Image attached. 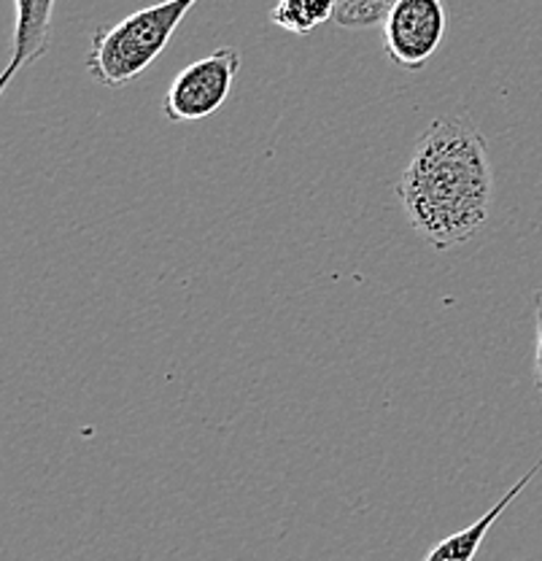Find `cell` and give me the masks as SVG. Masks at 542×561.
Wrapping results in <instances>:
<instances>
[{
	"label": "cell",
	"mask_w": 542,
	"mask_h": 561,
	"mask_svg": "<svg viewBox=\"0 0 542 561\" xmlns=\"http://www.w3.org/2000/svg\"><path fill=\"white\" fill-rule=\"evenodd\" d=\"M448 27L442 0H397L383 22V55L402 70H422Z\"/></svg>",
	"instance_id": "4"
},
{
	"label": "cell",
	"mask_w": 542,
	"mask_h": 561,
	"mask_svg": "<svg viewBox=\"0 0 542 561\" xmlns=\"http://www.w3.org/2000/svg\"><path fill=\"white\" fill-rule=\"evenodd\" d=\"M238 73H241V51L235 46H219L211 55L189 62L168 87L162 98V116L173 125L208 119L227 103Z\"/></svg>",
	"instance_id": "3"
},
{
	"label": "cell",
	"mask_w": 542,
	"mask_h": 561,
	"mask_svg": "<svg viewBox=\"0 0 542 561\" xmlns=\"http://www.w3.org/2000/svg\"><path fill=\"white\" fill-rule=\"evenodd\" d=\"M55 5L57 0H14V35H11L9 62L0 76V95H5L20 70L31 68L46 55Z\"/></svg>",
	"instance_id": "5"
},
{
	"label": "cell",
	"mask_w": 542,
	"mask_h": 561,
	"mask_svg": "<svg viewBox=\"0 0 542 561\" xmlns=\"http://www.w3.org/2000/svg\"><path fill=\"white\" fill-rule=\"evenodd\" d=\"M534 311H538V341H534V386L542 394V286L534 295Z\"/></svg>",
	"instance_id": "9"
},
{
	"label": "cell",
	"mask_w": 542,
	"mask_h": 561,
	"mask_svg": "<svg viewBox=\"0 0 542 561\" xmlns=\"http://www.w3.org/2000/svg\"><path fill=\"white\" fill-rule=\"evenodd\" d=\"M407 225L435 251L468 243L488 219L494 173L488 144L462 116H440L422 133L397 186Z\"/></svg>",
	"instance_id": "1"
},
{
	"label": "cell",
	"mask_w": 542,
	"mask_h": 561,
	"mask_svg": "<svg viewBox=\"0 0 542 561\" xmlns=\"http://www.w3.org/2000/svg\"><path fill=\"white\" fill-rule=\"evenodd\" d=\"M540 470H542V456L538 461H534V467H529V470L523 472L521 481L512 483V486L507 489L503 496H499L497 505L488 507V511L483 513L481 518H475V522H472L470 526H464L462 531H453V535H448L446 540L437 542L433 551L424 557V561H472V559H475L477 551H481L483 540H486L488 529L497 524V518L503 516L507 507L512 505V500H516V496L521 494V491L527 489L529 483H532V478L538 476Z\"/></svg>",
	"instance_id": "6"
},
{
	"label": "cell",
	"mask_w": 542,
	"mask_h": 561,
	"mask_svg": "<svg viewBox=\"0 0 542 561\" xmlns=\"http://www.w3.org/2000/svg\"><path fill=\"white\" fill-rule=\"evenodd\" d=\"M397 0H335V25L343 31L383 27Z\"/></svg>",
	"instance_id": "8"
},
{
	"label": "cell",
	"mask_w": 542,
	"mask_h": 561,
	"mask_svg": "<svg viewBox=\"0 0 542 561\" xmlns=\"http://www.w3.org/2000/svg\"><path fill=\"white\" fill-rule=\"evenodd\" d=\"M195 3L197 0H160L132 11L116 25L97 27L87 51V70L92 79L114 90L136 81L165 51Z\"/></svg>",
	"instance_id": "2"
},
{
	"label": "cell",
	"mask_w": 542,
	"mask_h": 561,
	"mask_svg": "<svg viewBox=\"0 0 542 561\" xmlns=\"http://www.w3.org/2000/svg\"><path fill=\"white\" fill-rule=\"evenodd\" d=\"M270 22L281 31L308 35L324 22H335V0H278L270 9Z\"/></svg>",
	"instance_id": "7"
}]
</instances>
